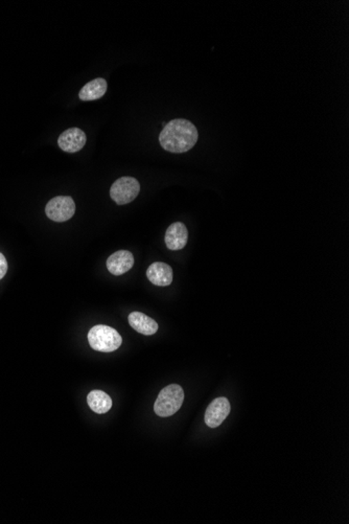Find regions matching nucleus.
<instances>
[{"label": "nucleus", "instance_id": "obj_5", "mask_svg": "<svg viewBox=\"0 0 349 524\" xmlns=\"http://www.w3.org/2000/svg\"><path fill=\"white\" fill-rule=\"evenodd\" d=\"M76 204L69 196H58L46 204L45 214L54 222H65L74 217Z\"/></svg>", "mask_w": 349, "mask_h": 524}, {"label": "nucleus", "instance_id": "obj_10", "mask_svg": "<svg viewBox=\"0 0 349 524\" xmlns=\"http://www.w3.org/2000/svg\"><path fill=\"white\" fill-rule=\"evenodd\" d=\"M188 232L186 226L182 222L172 223L166 230V244L170 250H180L188 244Z\"/></svg>", "mask_w": 349, "mask_h": 524}, {"label": "nucleus", "instance_id": "obj_12", "mask_svg": "<svg viewBox=\"0 0 349 524\" xmlns=\"http://www.w3.org/2000/svg\"><path fill=\"white\" fill-rule=\"evenodd\" d=\"M107 88V81L98 78L86 84L80 91L79 96L82 101H95L105 96Z\"/></svg>", "mask_w": 349, "mask_h": 524}, {"label": "nucleus", "instance_id": "obj_8", "mask_svg": "<svg viewBox=\"0 0 349 524\" xmlns=\"http://www.w3.org/2000/svg\"><path fill=\"white\" fill-rule=\"evenodd\" d=\"M134 266V256L128 250H118L108 258L107 269L113 276H122Z\"/></svg>", "mask_w": 349, "mask_h": 524}, {"label": "nucleus", "instance_id": "obj_4", "mask_svg": "<svg viewBox=\"0 0 349 524\" xmlns=\"http://www.w3.org/2000/svg\"><path fill=\"white\" fill-rule=\"evenodd\" d=\"M140 192V184L135 178L122 177L116 180L110 188V197L118 206L133 201Z\"/></svg>", "mask_w": 349, "mask_h": 524}, {"label": "nucleus", "instance_id": "obj_3", "mask_svg": "<svg viewBox=\"0 0 349 524\" xmlns=\"http://www.w3.org/2000/svg\"><path fill=\"white\" fill-rule=\"evenodd\" d=\"M90 347L98 352L111 353L122 345V338L117 331L104 325L94 326L88 333Z\"/></svg>", "mask_w": 349, "mask_h": 524}, {"label": "nucleus", "instance_id": "obj_11", "mask_svg": "<svg viewBox=\"0 0 349 524\" xmlns=\"http://www.w3.org/2000/svg\"><path fill=\"white\" fill-rule=\"evenodd\" d=\"M128 320H129L130 326L132 327V329H134L136 332L140 333V334L151 336V335L155 334L158 331V323L154 319H152L151 317L144 314V313H130Z\"/></svg>", "mask_w": 349, "mask_h": 524}, {"label": "nucleus", "instance_id": "obj_9", "mask_svg": "<svg viewBox=\"0 0 349 524\" xmlns=\"http://www.w3.org/2000/svg\"><path fill=\"white\" fill-rule=\"evenodd\" d=\"M146 278L155 286L168 287L172 284L174 273L170 265L156 262L148 267L146 270Z\"/></svg>", "mask_w": 349, "mask_h": 524}, {"label": "nucleus", "instance_id": "obj_14", "mask_svg": "<svg viewBox=\"0 0 349 524\" xmlns=\"http://www.w3.org/2000/svg\"><path fill=\"white\" fill-rule=\"evenodd\" d=\"M8 262L5 256L0 252V280L7 274Z\"/></svg>", "mask_w": 349, "mask_h": 524}, {"label": "nucleus", "instance_id": "obj_6", "mask_svg": "<svg viewBox=\"0 0 349 524\" xmlns=\"http://www.w3.org/2000/svg\"><path fill=\"white\" fill-rule=\"evenodd\" d=\"M232 406L226 397H216L210 403L206 409L205 423L210 428H216L220 426L226 417L229 415Z\"/></svg>", "mask_w": 349, "mask_h": 524}, {"label": "nucleus", "instance_id": "obj_2", "mask_svg": "<svg viewBox=\"0 0 349 524\" xmlns=\"http://www.w3.org/2000/svg\"><path fill=\"white\" fill-rule=\"evenodd\" d=\"M183 401V389L178 384L168 385L158 395L154 404V411L159 417H170L181 408Z\"/></svg>", "mask_w": 349, "mask_h": 524}, {"label": "nucleus", "instance_id": "obj_1", "mask_svg": "<svg viewBox=\"0 0 349 524\" xmlns=\"http://www.w3.org/2000/svg\"><path fill=\"white\" fill-rule=\"evenodd\" d=\"M198 130L192 122L183 118L170 120L159 135L162 148L170 153H184L194 148L198 140Z\"/></svg>", "mask_w": 349, "mask_h": 524}, {"label": "nucleus", "instance_id": "obj_13", "mask_svg": "<svg viewBox=\"0 0 349 524\" xmlns=\"http://www.w3.org/2000/svg\"><path fill=\"white\" fill-rule=\"evenodd\" d=\"M87 403L92 411L98 415L107 413L112 407L111 397L105 391H100V389H95L89 393Z\"/></svg>", "mask_w": 349, "mask_h": 524}, {"label": "nucleus", "instance_id": "obj_7", "mask_svg": "<svg viewBox=\"0 0 349 524\" xmlns=\"http://www.w3.org/2000/svg\"><path fill=\"white\" fill-rule=\"evenodd\" d=\"M86 140H87V138H86L85 132L83 130L79 129V128H70V129L65 130L59 136L58 144L64 152L76 153V152L81 151L82 149L84 148Z\"/></svg>", "mask_w": 349, "mask_h": 524}]
</instances>
